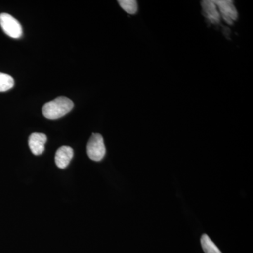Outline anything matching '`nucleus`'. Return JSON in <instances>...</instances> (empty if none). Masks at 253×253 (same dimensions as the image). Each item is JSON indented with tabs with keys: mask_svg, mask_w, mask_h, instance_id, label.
<instances>
[{
	"mask_svg": "<svg viewBox=\"0 0 253 253\" xmlns=\"http://www.w3.org/2000/svg\"><path fill=\"white\" fill-rule=\"evenodd\" d=\"M73 106L74 104L71 99L61 96L44 104L42 108V113L44 117L48 119L56 120L69 113Z\"/></svg>",
	"mask_w": 253,
	"mask_h": 253,
	"instance_id": "obj_1",
	"label": "nucleus"
},
{
	"mask_svg": "<svg viewBox=\"0 0 253 253\" xmlns=\"http://www.w3.org/2000/svg\"><path fill=\"white\" fill-rule=\"evenodd\" d=\"M88 156L94 161H101L106 155L104 139L99 134H93L86 146Z\"/></svg>",
	"mask_w": 253,
	"mask_h": 253,
	"instance_id": "obj_2",
	"label": "nucleus"
},
{
	"mask_svg": "<svg viewBox=\"0 0 253 253\" xmlns=\"http://www.w3.org/2000/svg\"><path fill=\"white\" fill-rule=\"evenodd\" d=\"M0 26L11 38H19L22 36L23 29L21 23L9 14L2 13L0 14Z\"/></svg>",
	"mask_w": 253,
	"mask_h": 253,
	"instance_id": "obj_3",
	"label": "nucleus"
},
{
	"mask_svg": "<svg viewBox=\"0 0 253 253\" xmlns=\"http://www.w3.org/2000/svg\"><path fill=\"white\" fill-rule=\"evenodd\" d=\"M218 9L219 14L228 24H233L238 18V13L234 3L231 0H216L213 1Z\"/></svg>",
	"mask_w": 253,
	"mask_h": 253,
	"instance_id": "obj_4",
	"label": "nucleus"
},
{
	"mask_svg": "<svg viewBox=\"0 0 253 253\" xmlns=\"http://www.w3.org/2000/svg\"><path fill=\"white\" fill-rule=\"evenodd\" d=\"M47 141V137L42 133H33L29 137L28 144L32 153L36 156H39L44 152V146Z\"/></svg>",
	"mask_w": 253,
	"mask_h": 253,
	"instance_id": "obj_5",
	"label": "nucleus"
},
{
	"mask_svg": "<svg viewBox=\"0 0 253 253\" xmlns=\"http://www.w3.org/2000/svg\"><path fill=\"white\" fill-rule=\"evenodd\" d=\"M74 152L70 146H63L56 151L55 163L58 168L64 169L67 167L73 157Z\"/></svg>",
	"mask_w": 253,
	"mask_h": 253,
	"instance_id": "obj_6",
	"label": "nucleus"
},
{
	"mask_svg": "<svg viewBox=\"0 0 253 253\" xmlns=\"http://www.w3.org/2000/svg\"><path fill=\"white\" fill-rule=\"evenodd\" d=\"M204 15L211 22L217 23L220 21V14L218 11L217 6L213 1H203L201 2Z\"/></svg>",
	"mask_w": 253,
	"mask_h": 253,
	"instance_id": "obj_7",
	"label": "nucleus"
},
{
	"mask_svg": "<svg viewBox=\"0 0 253 253\" xmlns=\"http://www.w3.org/2000/svg\"><path fill=\"white\" fill-rule=\"evenodd\" d=\"M201 246L205 253H221L209 236L204 234L201 237Z\"/></svg>",
	"mask_w": 253,
	"mask_h": 253,
	"instance_id": "obj_8",
	"label": "nucleus"
},
{
	"mask_svg": "<svg viewBox=\"0 0 253 253\" xmlns=\"http://www.w3.org/2000/svg\"><path fill=\"white\" fill-rule=\"evenodd\" d=\"M14 85V78L6 73H0V92L9 90Z\"/></svg>",
	"mask_w": 253,
	"mask_h": 253,
	"instance_id": "obj_9",
	"label": "nucleus"
},
{
	"mask_svg": "<svg viewBox=\"0 0 253 253\" xmlns=\"http://www.w3.org/2000/svg\"><path fill=\"white\" fill-rule=\"evenodd\" d=\"M122 9L129 14H135L137 12V1L135 0H120L118 1Z\"/></svg>",
	"mask_w": 253,
	"mask_h": 253,
	"instance_id": "obj_10",
	"label": "nucleus"
}]
</instances>
